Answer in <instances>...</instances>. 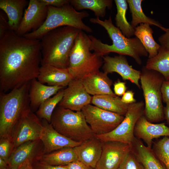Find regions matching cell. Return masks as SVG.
<instances>
[{
	"instance_id": "cell-1",
	"label": "cell",
	"mask_w": 169,
	"mask_h": 169,
	"mask_svg": "<svg viewBox=\"0 0 169 169\" xmlns=\"http://www.w3.org/2000/svg\"><path fill=\"white\" fill-rule=\"evenodd\" d=\"M41 59L40 39L9 31L0 38V92L7 93L37 79Z\"/></svg>"
},
{
	"instance_id": "cell-2",
	"label": "cell",
	"mask_w": 169,
	"mask_h": 169,
	"mask_svg": "<svg viewBox=\"0 0 169 169\" xmlns=\"http://www.w3.org/2000/svg\"><path fill=\"white\" fill-rule=\"evenodd\" d=\"M90 22L100 25L106 31L112 40V45L103 43L92 35H89L91 40V50L94 51L102 57L111 53L128 55L132 58L139 65H141V57H147L148 54L140 40L136 37L127 38L113 24L111 16L108 19L101 20L99 18H90Z\"/></svg>"
},
{
	"instance_id": "cell-3",
	"label": "cell",
	"mask_w": 169,
	"mask_h": 169,
	"mask_svg": "<svg viewBox=\"0 0 169 169\" xmlns=\"http://www.w3.org/2000/svg\"><path fill=\"white\" fill-rule=\"evenodd\" d=\"M80 30L72 27L64 26L52 30L43 36L40 39L41 65L67 68L70 51Z\"/></svg>"
},
{
	"instance_id": "cell-4",
	"label": "cell",
	"mask_w": 169,
	"mask_h": 169,
	"mask_svg": "<svg viewBox=\"0 0 169 169\" xmlns=\"http://www.w3.org/2000/svg\"><path fill=\"white\" fill-rule=\"evenodd\" d=\"M30 81L6 93L0 92V138L10 136L23 114L31 109Z\"/></svg>"
},
{
	"instance_id": "cell-5",
	"label": "cell",
	"mask_w": 169,
	"mask_h": 169,
	"mask_svg": "<svg viewBox=\"0 0 169 169\" xmlns=\"http://www.w3.org/2000/svg\"><path fill=\"white\" fill-rule=\"evenodd\" d=\"M48 7L47 16L42 26L37 30L25 34L23 37L40 39L50 31L64 26L72 27L88 33L92 32V29L82 21L89 16L87 12L77 11L70 3L60 8Z\"/></svg>"
},
{
	"instance_id": "cell-6",
	"label": "cell",
	"mask_w": 169,
	"mask_h": 169,
	"mask_svg": "<svg viewBox=\"0 0 169 169\" xmlns=\"http://www.w3.org/2000/svg\"><path fill=\"white\" fill-rule=\"evenodd\" d=\"M91 44L89 36L80 30L70 51L67 68L73 79L80 80L89 74L100 71L103 59L91 52Z\"/></svg>"
},
{
	"instance_id": "cell-7",
	"label": "cell",
	"mask_w": 169,
	"mask_h": 169,
	"mask_svg": "<svg viewBox=\"0 0 169 169\" xmlns=\"http://www.w3.org/2000/svg\"><path fill=\"white\" fill-rule=\"evenodd\" d=\"M165 80L158 72L142 68L140 80L145 100L144 115L153 123L164 119L161 88Z\"/></svg>"
},
{
	"instance_id": "cell-8",
	"label": "cell",
	"mask_w": 169,
	"mask_h": 169,
	"mask_svg": "<svg viewBox=\"0 0 169 169\" xmlns=\"http://www.w3.org/2000/svg\"><path fill=\"white\" fill-rule=\"evenodd\" d=\"M50 123L59 133L76 142L82 143L95 136L81 111H74L58 105Z\"/></svg>"
},
{
	"instance_id": "cell-9",
	"label": "cell",
	"mask_w": 169,
	"mask_h": 169,
	"mask_svg": "<svg viewBox=\"0 0 169 169\" xmlns=\"http://www.w3.org/2000/svg\"><path fill=\"white\" fill-rule=\"evenodd\" d=\"M145 103L142 101L129 104L124 118L113 131L95 136L102 141H116L131 144L135 138L134 131L138 119L144 115Z\"/></svg>"
},
{
	"instance_id": "cell-10",
	"label": "cell",
	"mask_w": 169,
	"mask_h": 169,
	"mask_svg": "<svg viewBox=\"0 0 169 169\" xmlns=\"http://www.w3.org/2000/svg\"><path fill=\"white\" fill-rule=\"evenodd\" d=\"M81 111L95 135H104L112 131L125 117L90 104L85 106Z\"/></svg>"
},
{
	"instance_id": "cell-11",
	"label": "cell",
	"mask_w": 169,
	"mask_h": 169,
	"mask_svg": "<svg viewBox=\"0 0 169 169\" xmlns=\"http://www.w3.org/2000/svg\"><path fill=\"white\" fill-rule=\"evenodd\" d=\"M43 129V125L40 118L31 109L27 111L18 122L12 132L13 151L25 142L40 139Z\"/></svg>"
},
{
	"instance_id": "cell-12",
	"label": "cell",
	"mask_w": 169,
	"mask_h": 169,
	"mask_svg": "<svg viewBox=\"0 0 169 169\" xmlns=\"http://www.w3.org/2000/svg\"><path fill=\"white\" fill-rule=\"evenodd\" d=\"M48 7L42 4L40 0H30L25 9L23 16L18 28L15 32L20 36L34 31L39 28L45 21L48 14Z\"/></svg>"
},
{
	"instance_id": "cell-13",
	"label": "cell",
	"mask_w": 169,
	"mask_h": 169,
	"mask_svg": "<svg viewBox=\"0 0 169 169\" xmlns=\"http://www.w3.org/2000/svg\"><path fill=\"white\" fill-rule=\"evenodd\" d=\"M131 149V145L116 141H103L101 156L96 169H118Z\"/></svg>"
},
{
	"instance_id": "cell-14",
	"label": "cell",
	"mask_w": 169,
	"mask_h": 169,
	"mask_svg": "<svg viewBox=\"0 0 169 169\" xmlns=\"http://www.w3.org/2000/svg\"><path fill=\"white\" fill-rule=\"evenodd\" d=\"M92 98L80 80L73 79L64 89L63 98L58 105L74 111H81L91 103Z\"/></svg>"
},
{
	"instance_id": "cell-15",
	"label": "cell",
	"mask_w": 169,
	"mask_h": 169,
	"mask_svg": "<svg viewBox=\"0 0 169 169\" xmlns=\"http://www.w3.org/2000/svg\"><path fill=\"white\" fill-rule=\"evenodd\" d=\"M102 58L104 72L107 74L113 72L117 73L120 75L123 80H129L141 89L139 81L141 71L134 69L130 65L124 55H119L110 57L106 55Z\"/></svg>"
},
{
	"instance_id": "cell-16",
	"label": "cell",
	"mask_w": 169,
	"mask_h": 169,
	"mask_svg": "<svg viewBox=\"0 0 169 169\" xmlns=\"http://www.w3.org/2000/svg\"><path fill=\"white\" fill-rule=\"evenodd\" d=\"M43 154V146L40 139L25 142L11 153L8 161V168L18 169L25 161L32 162Z\"/></svg>"
},
{
	"instance_id": "cell-17",
	"label": "cell",
	"mask_w": 169,
	"mask_h": 169,
	"mask_svg": "<svg viewBox=\"0 0 169 169\" xmlns=\"http://www.w3.org/2000/svg\"><path fill=\"white\" fill-rule=\"evenodd\" d=\"M43 129L40 140L43 146V154L65 147H74L82 143L76 142L62 135L55 130L50 123L43 119Z\"/></svg>"
},
{
	"instance_id": "cell-18",
	"label": "cell",
	"mask_w": 169,
	"mask_h": 169,
	"mask_svg": "<svg viewBox=\"0 0 169 169\" xmlns=\"http://www.w3.org/2000/svg\"><path fill=\"white\" fill-rule=\"evenodd\" d=\"M134 135L136 138L142 140L148 147L151 148L154 139L161 136L169 137V127L164 123L151 122L143 115L136 124Z\"/></svg>"
},
{
	"instance_id": "cell-19",
	"label": "cell",
	"mask_w": 169,
	"mask_h": 169,
	"mask_svg": "<svg viewBox=\"0 0 169 169\" xmlns=\"http://www.w3.org/2000/svg\"><path fill=\"white\" fill-rule=\"evenodd\" d=\"M102 148L103 141L95 136L74 147V149L78 160L90 169H94L100 159Z\"/></svg>"
},
{
	"instance_id": "cell-20",
	"label": "cell",
	"mask_w": 169,
	"mask_h": 169,
	"mask_svg": "<svg viewBox=\"0 0 169 169\" xmlns=\"http://www.w3.org/2000/svg\"><path fill=\"white\" fill-rule=\"evenodd\" d=\"M80 80L90 95L116 96L111 88L112 80L108 77L107 74L104 72L98 71L90 73Z\"/></svg>"
},
{
	"instance_id": "cell-21",
	"label": "cell",
	"mask_w": 169,
	"mask_h": 169,
	"mask_svg": "<svg viewBox=\"0 0 169 169\" xmlns=\"http://www.w3.org/2000/svg\"><path fill=\"white\" fill-rule=\"evenodd\" d=\"M42 84L51 86H67L73 79L68 68L63 69L49 65H41L37 78Z\"/></svg>"
},
{
	"instance_id": "cell-22",
	"label": "cell",
	"mask_w": 169,
	"mask_h": 169,
	"mask_svg": "<svg viewBox=\"0 0 169 169\" xmlns=\"http://www.w3.org/2000/svg\"><path fill=\"white\" fill-rule=\"evenodd\" d=\"M37 79L30 81L29 90L30 108L33 112L36 111L43 102L64 89L61 86L45 85Z\"/></svg>"
},
{
	"instance_id": "cell-23",
	"label": "cell",
	"mask_w": 169,
	"mask_h": 169,
	"mask_svg": "<svg viewBox=\"0 0 169 169\" xmlns=\"http://www.w3.org/2000/svg\"><path fill=\"white\" fill-rule=\"evenodd\" d=\"M28 3L26 0H0V8L7 14L10 30L15 32L17 31L23 16L24 10Z\"/></svg>"
},
{
	"instance_id": "cell-24",
	"label": "cell",
	"mask_w": 169,
	"mask_h": 169,
	"mask_svg": "<svg viewBox=\"0 0 169 169\" xmlns=\"http://www.w3.org/2000/svg\"><path fill=\"white\" fill-rule=\"evenodd\" d=\"M131 150L143 166L144 169H166L156 156L151 148L145 146L135 137Z\"/></svg>"
},
{
	"instance_id": "cell-25",
	"label": "cell",
	"mask_w": 169,
	"mask_h": 169,
	"mask_svg": "<svg viewBox=\"0 0 169 169\" xmlns=\"http://www.w3.org/2000/svg\"><path fill=\"white\" fill-rule=\"evenodd\" d=\"M78 160L74 147H65L42 154L36 160L54 166H64Z\"/></svg>"
},
{
	"instance_id": "cell-26",
	"label": "cell",
	"mask_w": 169,
	"mask_h": 169,
	"mask_svg": "<svg viewBox=\"0 0 169 169\" xmlns=\"http://www.w3.org/2000/svg\"><path fill=\"white\" fill-rule=\"evenodd\" d=\"M91 103L103 109L125 116L129 104H125L121 98L109 95H94Z\"/></svg>"
},
{
	"instance_id": "cell-27",
	"label": "cell",
	"mask_w": 169,
	"mask_h": 169,
	"mask_svg": "<svg viewBox=\"0 0 169 169\" xmlns=\"http://www.w3.org/2000/svg\"><path fill=\"white\" fill-rule=\"evenodd\" d=\"M134 34L140 41L148 54V59L158 53L161 47L153 37V30L147 23H141L135 28Z\"/></svg>"
},
{
	"instance_id": "cell-28",
	"label": "cell",
	"mask_w": 169,
	"mask_h": 169,
	"mask_svg": "<svg viewBox=\"0 0 169 169\" xmlns=\"http://www.w3.org/2000/svg\"><path fill=\"white\" fill-rule=\"evenodd\" d=\"M70 4L76 10L84 9L93 11L96 17H105L106 8L110 9L112 0H70Z\"/></svg>"
},
{
	"instance_id": "cell-29",
	"label": "cell",
	"mask_w": 169,
	"mask_h": 169,
	"mask_svg": "<svg viewBox=\"0 0 169 169\" xmlns=\"http://www.w3.org/2000/svg\"><path fill=\"white\" fill-rule=\"evenodd\" d=\"M145 66L159 73L165 80H169V48L161 46L157 54L148 59Z\"/></svg>"
},
{
	"instance_id": "cell-30",
	"label": "cell",
	"mask_w": 169,
	"mask_h": 169,
	"mask_svg": "<svg viewBox=\"0 0 169 169\" xmlns=\"http://www.w3.org/2000/svg\"><path fill=\"white\" fill-rule=\"evenodd\" d=\"M131 14V26L134 28L139 24L147 23L154 25L165 31L166 28L163 27L158 21L146 16L144 13L141 7L143 0H127Z\"/></svg>"
},
{
	"instance_id": "cell-31",
	"label": "cell",
	"mask_w": 169,
	"mask_h": 169,
	"mask_svg": "<svg viewBox=\"0 0 169 169\" xmlns=\"http://www.w3.org/2000/svg\"><path fill=\"white\" fill-rule=\"evenodd\" d=\"M117 13L115 20V24L122 33L127 38H130L134 34L135 29L127 21L126 12L128 3L125 0H115Z\"/></svg>"
},
{
	"instance_id": "cell-32",
	"label": "cell",
	"mask_w": 169,
	"mask_h": 169,
	"mask_svg": "<svg viewBox=\"0 0 169 169\" xmlns=\"http://www.w3.org/2000/svg\"><path fill=\"white\" fill-rule=\"evenodd\" d=\"M64 89L43 102L36 111V114L40 118L50 123L52 115L56 107L62 100Z\"/></svg>"
},
{
	"instance_id": "cell-33",
	"label": "cell",
	"mask_w": 169,
	"mask_h": 169,
	"mask_svg": "<svg viewBox=\"0 0 169 169\" xmlns=\"http://www.w3.org/2000/svg\"><path fill=\"white\" fill-rule=\"evenodd\" d=\"M151 149L166 169H169V137L164 136L153 142Z\"/></svg>"
},
{
	"instance_id": "cell-34",
	"label": "cell",
	"mask_w": 169,
	"mask_h": 169,
	"mask_svg": "<svg viewBox=\"0 0 169 169\" xmlns=\"http://www.w3.org/2000/svg\"><path fill=\"white\" fill-rule=\"evenodd\" d=\"M118 169H144V168L131 149L126 154Z\"/></svg>"
},
{
	"instance_id": "cell-35",
	"label": "cell",
	"mask_w": 169,
	"mask_h": 169,
	"mask_svg": "<svg viewBox=\"0 0 169 169\" xmlns=\"http://www.w3.org/2000/svg\"><path fill=\"white\" fill-rule=\"evenodd\" d=\"M13 150V142L11 136L0 138V157L8 162Z\"/></svg>"
},
{
	"instance_id": "cell-36",
	"label": "cell",
	"mask_w": 169,
	"mask_h": 169,
	"mask_svg": "<svg viewBox=\"0 0 169 169\" xmlns=\"http://www.w3.org/2000/svg\"><path fill=\"white\" fill-rule=\"evenodd\" d=\"M10 30L6 18L2 12H0V38Z\"/></svg>"
},
{
	"instance_id": "cell-37",
	"label": "cell",
	"mask_w": 169,
	"mask_h": 169,
	"mask_svg": "<svg viewBox=\"0 0 169 169\" xmlns=\"http://www.w3.org/2000/svg\"><path fill=\"white\" fill-rule=\"evenodd\" d=\"M41 3L46 6H52L60 8L70 3V0H40Z\"/></svg>"
},
{
	"instance_id": "cell-38",
	"label": "cell",
	"mask_w": 169,
	"mask_h": 169,
	"mask_svg": "<svg viewBox=\"0 0 169 169\" xmlns=\"http://www.w3.org/2000/svg\"><path fill=\"white\" fill-rule=\"evenodd\" d=\"M126 89L125 83L119 79L114 84V93L118 96H122L125 92Z\"/></svg>"
},
{
	"instance_id": "cell-39",
	"label": "cell",
	"mask_w": 169,
	"mask_h": 169,
	"mask_svg": "<svg viewBox=\"0 0 169 169\" xmlns=\"http://www.w3.org/2000/svg\"><path fill=\"white\" fill-rule=\"evenodd\" d=\"M33 169H67L64 166H54L35 160L32 162Z\"/></svg>"
},
{
	"instance_id": "cell-40",
	"label": "cell",
	"mask_w": 169,
	"mask_h": 169,
	"mask_svg": "<svg viewBox=\"0 0 169 169\" xmlns=\"http://www.w3.org/2000/svg\"><path fill=\"white\" fill-rule=\"evenodd\" d=\"M161 92L163 102H169V80H165L162 84Z\"/></svg>"
},
{
	"instance_id": "cell-41",
	"label": "cell",
	"mask_w": 169,
	"mask_h": 169,
	"mask_svg": "<svg viewBox=\"0 0 169 169\" xmlns=\"http://www.w3.org/2000/svg\"><path fill=\"white\" fill-rule=\"evenodd\" d=\"M134 92L131 90H128L122 95L121 98V101L124 103L130 104L136 102L134 98Z\"/></svg>"
},
{
	"instance_id": "cell-42",
	"label": "cell",
	"mask_w": 169,
	"mask_h": 169,
	"mask_svg": "<svg viewBox=\"0 0 169 169\" xmlns=\"http://www.w3.org/2000/svg\"><path fill=\"white\" fill-rule=\"evenodd\" d=\"M158 40L161 46L169 48V28H166L165 33L159 37Z\"/></svg>"
},
{
	"instance_id": "cell-43",
	"label": "cell",
	"mask_w": 169,
	"mask_h": 169,
	"mask_svg": "<svg viewBox=\"0 0 169 169\" xmlns=\"http://www.w3.org/2000/svg\"><path fill=\"white\" fill-rule=\"evenodd\" d=\"M67 169H90L83 163L78 160L64 166Z\"/></svg>"
},
{
	"instance_id": "cell-44",
	"label": "cell",
	"mask_w": 169,
	"mask_h": 169,
	"mask_svg": "<svg viewBox=\"0 0 169 169\" xmlns=\"http://www.w3.org/2000/svg\"><path fill=\"white\" fill-rule=\"evenodd\" d=\"M166 105L164 107V119L169 125V102L166 103Z\"/></svg>"
},
{
	"instance_id": "cell-45",
	"label": "cell",
	"mask_w": 169,
	"mask_h": 169,
	"mask_svg": "<svg viewBox=\"0 0 169 169\" xmlns=\"http://www.w3.org/2000/svg\"><path fill=\"white\" fill-rule=\"evenodd\" d=\"M18 169H33L32 162L29 160H27L20 166Z\"/></svg>"
},
{
	"instance_id": "cell-46",
	"label": "cell",
	"mask_w": 169,
	"mask_h": 169,
	"mask_svg": "<svg viewBox=\"0 0 169 169\" xmlns=\"http://www.w3.org/2000/svg\"><path fill=\"white\" fill-rule=\"evenodd\" d=\"M8 168V162L0 157V169Z\"/></svg>"
},
{
	"instance_id": "cell-47",
	"label": "cell",
	"mask_w": 169,
	"mask_h": 169,
	"mask_svg": "<svg viewBox=\"0 0 169 169\" xmlns=\"http://www.w3.org/2000/svg\"><path fill=\"white\" fill-rule=\"evenodd\" d=\"M3 169H17L16 168H5Z\"/></svg>"
},
{
	"instance_id": "cell-48",
	"label": "cell",
	"mask_w": 169,
	"mask_h": 169,
	"mask_svg": "<svg viewBox=\"0 0 169 169\" xmlns=\"http://www.w3.org/2000/svg\"><path fill=\"white\" fill-rule=\"evenodd\" d=\"M94 169H96V168Z\"/></svg>"
}]
</instances>
